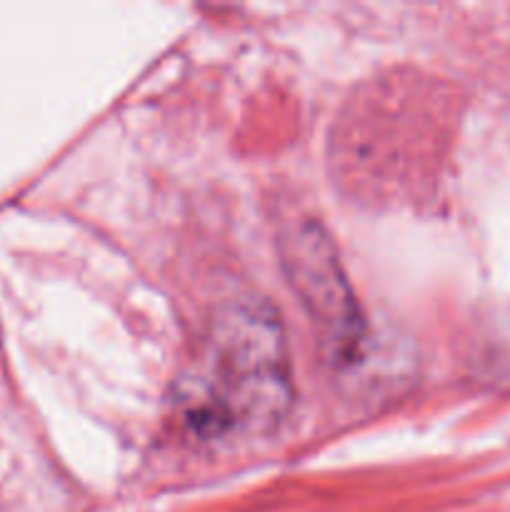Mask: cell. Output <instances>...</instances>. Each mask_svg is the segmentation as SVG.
Wrapping results in <instances>:
<instances>
[{"label":"cell","mask_w":510,"mask_h":512,"mask_svg":"<svg viewBox=\"0 0 510 512\" xmlns=\"http://www.w3.org/2000/svg\"><path fill=\"white\" fill-rule=\"evenodd\" d=\"M205 365L185 398V420L200 435L258 430L288 403L283 338L258 310H233L215 323Z\"/></svg>","instance_id":"obj_1"},{"label":"cell","mask_w":510,"mask_h":512,"mask_svg":"<svg viewBox=\"0 0 510 512\" xmlns=\"http://www.w3.org/2000/svg\"><path fill=\"white\" fill-rule=\"evenodd\" d=\"M298 278L303 280L305 303L313 308V315L323 325L325 333L335 338V348L348 350L358 340V320H355L353 303L345 293L343 278H338V268L333 265L330 250L323 240L303 235L295 245Z\"/></svg>","instance_id":"obj_2"}]
</instances>
